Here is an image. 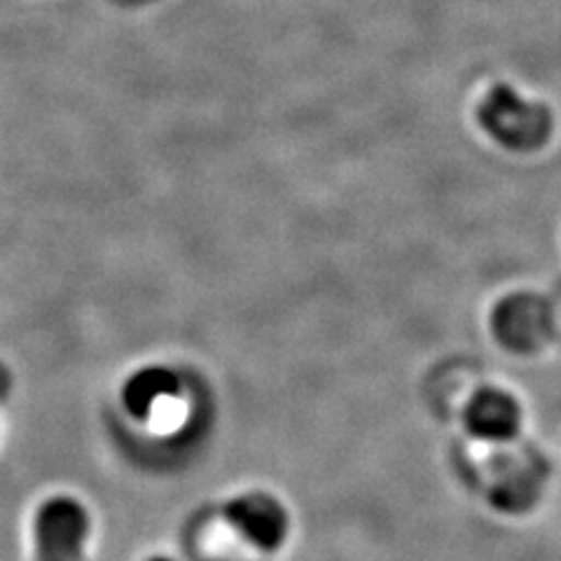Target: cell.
Wrapping results in <instances>:
<instances>
[{
  "label": "cell",
  "instance_id": "6da1fadb",
  "mask_svg": "<svg viewBox=\"0 0 561 561\" xmlns=\"http://www.w3.org/2000/svg\"><path fill=\"white\" fill-rule=\"evenodd\" d=\"M484 131L511 150H536L550 136V113L546 105L522 99L511 84H496L480 105Z\"/></svg>",
  "mask_w": 561,
  "mask_h": 561
},
{
  "label": "cell",
  "instance_id": "7a4b0ae2",
  "mask_svg": "<svg viewBox=\"0 0 561 561\" xmlns=\"http://www.w3.org/2000/svg\"><path fill=\"white\" fill-rule=\"evenodd\" d=\"M90 515L70 496L47 499L35 513V561H82Z\"/></svg>",
  "mask_w": 561,
  "mask_h": 561
},
{
  "label": "cell",
  "instance_id": "3957f363",
  "mask_svg": "<svg viewBox=\"0 0 561 561\" xmlns=\"http://www.w3.org/2000/svg\"><path fill=\"white\" fill-rule=\"evenodd\" d=\"M222 513L232 529L262 552H274L284 546L290 529L284 503L265 491H251V494L232 499Z\"/></svg>",
  "mask_w": 561,
  "mask_h": 561
},
{
  "label": "cell",
  "instance_id": "277c9868",
  "mask_svg": "<svg viewBox=\"0 0 561 561\" xmlns=\"http://www.w3.org/2000/svg\"><path fill=\"white\" fill-rule=\"evenodd\" d=\"M550 323V307L534 293L507 295L494 309V321H491L499 342L519 354L542 346L548 340Z\"/></svg>",
  "mask_w": 561,
  "mask_h": 561
},
{
  "label": "cell",
  "instance_id": "5b68a950",
  "mask_svg": "<svg viewBox=\"0 0 561 561\" xmlns=\"http://www.w3.org/2000/svg\"><path fill=\"white\" fill-rule=\"evenodd\" d=\"M522 410L517 400L501 389H482L466 408L468 431L486 443H507L517 435Z\"/></svg>",
  "mask_w": 561,
  "mask_h": 561
},
{
  "label": "cell",
  "instance_id": "8992f818",
  "mask_svg": "<svg viewBox=\"0 0 561 561\" xmlns=\"http://www.w3.org/2000/svg\"><path fill=\"white\" fill-rule=\"evenodd\" d=\"M179 393V377L167 367H144L131 375L122 391L125 408L136 419H148L162 400Z\"/></svg>",
  "mask_w": 561,
  "mask_h": 561
},
{
  "label": "cell",
  "instance_id": "52a82bcc",
  "mask_svg": "<svg viewBox=\"0 0 561 561\" xmlns=\"http://www.w3.org/2000/svg\"><path fill=\"white\" fill-rule=\"evenodd\" d=\"M8 386H10V377L5 373V367L0 365V398H3L8 393Z\"/></svg>",
  "mask_w": 561,
  "mask_h": 561
},
{
  "label": "cell",
  "instance_id": "ba28073f",
  "mask_svg": "<svg viewBox=\"0 0 561 561\" xmlns=\"http://www.w3.org/2000/svg\"><path fill=\"white\" fill-rule=\"evenodd\" d=\"M148 561H173L171 557H152V559H148Z\"/></svg>",
  "mask_w": 561,
  "mask_h": 561
}]
</instances>
